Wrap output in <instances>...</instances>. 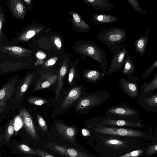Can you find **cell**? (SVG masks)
I'll return each mask as SVG.
<instances>
[{
    "label": "cell",
    "mask_w": 157,
    "mask_h": 157,
    "mask_svg": "<svg viewBox=\"0 0 157 157\" xmlns=\"http://www.w3.org/2000/svg\"><path fill=\"white\" fill-rule=\"evenodd\" d=\"M127 33L125 29L121 28H106L99 32L97 38L109 48L113 55L120 51L125 45L122 43L126 40Z\"/></svg>",
    "instance_id": "obj_1"
},
{
    "label": "cell",
    "mask_w": 157,
    "mask_h": 157,
    "mask_svg": "<svg viewBox=\"0 0 157 157\" xmlns=\"http://www.w3.org/2000/svg\"><path fill=\"white\" fill-rule=\"evenodd\" d=\"M105 113L106 116L111 118L142 122L138 110L124 102L108 107Z\"/></svg>",
    "instance_id": "obj_2"
},
{
    "label": "cell",
    "mask_w": 157,
    "mask_h": 157,
    "mask_svg": "<svg viewBox=\"0 0 157 157\" xmlns=\"http://www.w3.org/2000/svg\"><path fill=\"white\" fill-rule=\"evenodd\" d=\"M78 50L82 54L90 57L98 63L101 71L106 72L108 60L105 50L95 43L88 42L80 45Z\"/></svg>",
    "instance_id": "obj_3"
},
{
    "label": "cell",
    "mask_w": 157,
    "mask_h": 157,
    "mask_svg": "<svg viewBox=\"0 0 157 157\" xmlns=\"http://www.w3.org/2000/svg\"><path fill=\"white\" fill-rule=\"evenodd\" d=\"M111 95L110 93L106 90H99L79 100L75 111H87L92 108L100 106L108 100Z\"/></svg>",
    "instance_id": "obj_4"
},
{
    "label": "cell",
    "mask_w": 157,
    "mask_h": 157,
    "mask_svg": "<svg viewBox=\"0 0 157 157\" xmlns=\"http://www.w3.org/2000/svg\"><path fill=\"white\" fill-rule=\"evenodd\" d=\"M89 126L92 128V131L104 135L140 137L145 136L147 133L144 131L130 128L106 127L96 124H92Z\"/></svg>",
    "instance_id": "obj_5"
},
{
    "label": "cell",
    "mask_w": 157,
    "mask_h": 157,
    "mask_svg": "<svg viewBox=\"0 0 157 157\" xmlns=\"http://www.w3.org/2000/svg\"><path fill=\"white\" fill-rule=\"evenodd\" d=\"M93 124L109 127L125 128H142L145 127L142 122L130 121L109 117L106 115L100 116L93 119Z\"/></svg>",
    "instance_id": "obj_6"
},
{
    "label": "cell",
    "mask_w": 157,
    "mask_h": 157,
    "mask_svg": "<svg viewBox=\"0 0 157 157\" xmlns=\"http://www.w3.org/2000/svg\"><path fill=\"white\" fill-rule=\"evenodd\" d=\"M46 146L65 157H94L76 149L55 143H48Z\"/></svg>",
    "instance_id": "obj_7"
},
{
    "label": "cell",
    "mask_w": 157,
    "mask_h": 157,
    "mask_svg": "<svg viewBox=\"0 0 157 157\" xmlns=\"http://www.w3.org/2000/svg\"><path fill=\"white\" fill-rule=\"evenodd\" d=\"M128 53L125 45L120 51L113 55L106 75H111L120 71L125 64V56Z\"/></svg>",
    "instance_id": "obj_8"
},
{
    "label": "cell",
    "mask_w": 157,
    "mask_h": 157,
    "mask_svg": "<svg viewBox=\"0 0 157 157\" xmlns=\"http://www.w3.org/2000/svg\"><path fill=\"white\" fill-rule=\"evenodd\" d=\"M16 83L15 79L9 81L0 90V114L3 112L5 108L6 101L12 96L15 89Z\"/></svg>",
    "instance_id": "obj_9"
},
{
    "label": "cell",
    "mask_w": 157,
    "mask_h": 157,
    "mask_svg": "<svg viewBox=\"0 0 157 157\" xmlns=\"http://www.w3.org/2000/svg\"><path fill=\"white\" fill-rule=\"evenodd\" d=\"M19 115L22 119L25 130L28 135L33 140L39 139L32 117L25 108L21 109Z\"/></svg>",
    "instance_id": "obj_10"
},
{
    "label": "cell",
    "mask_w": 157,
    "mask_h": 157,
    "mask_svg": "<svg viewBox=\"0 0 157 157\" xmlns=\"http://www.w3.org/2000/svg\"><path fill=\"white\" fill-rule=\"evenodd\" d=\"M119 84L122 90L129 98L138 97L139 87L136 83L131 82L124 78L122 77L119 80Z\"/></svg>",
    "instance_id": "obj_11"
},
{
    "label": "cell",
    "mask_w": 157,
    "mask_h": 157,
    "mask_svg": "<svg viewBox=\"0 0 157 157\" xmlns=\"http://www.w3.org/2000/svg\"><path fill=\"white\" fill-rule=\"evenodd\" d=\"M138 104L149 112H157V92L150 96L138 97Z\"/></svg>",
    "instance_id": "obj_12"
},
{
    "label": "cell",
    "mask_w": 157,
    "mask_h": 157,
    "mask_svg": "<svg viewBox=\"0 0 157 157\" xmlns=\"http://www.w3.org/2000/svg\"><path fill=\"white\" fill-rule=\"evenodd\" d=\"M124 65L122 74L128 80L133 81H138L141 80L138 76L135 75L136 67L132 58L128 52L125 56V61Z\"/></svg>",
    "instance_id": "obj_13"
},
{
    "label": "cell",
    "mask_w": 157,
    "mask_h": 157,
    "mask_svg": "<svg viewBox=\"0 0 157 157\" xmlns=\"http://www.w3.org/2000/svg\"><path fill=\"white\" fill-rule=\"evenodd\" d=\"M56 127L58 132L64 139L72 143L75 141L77 131L75 127L57 123Z\"/></svg>",
    "instance_id": "obj_14"
},
{
    "label": "cell",
    "mask_w": 157,
    "mask_h": 157,
    "mask_svg": "<svg viewBox=\"0 0 157 157\" xmlns=\"http://www.w3.org/2000/svg\"><path fill=\"white\" fill-rule=\"evenodd\" d=\"M0 51L10 56L21 57L29 56L32 51L22 47L15 46H5L0 47Z\"/></svg>",
    "instance_id": "obj_15"
},
{
    "label": "cell",
    "mask_w": 157,
    "mask_h": 157,
    "mask_svg": "<svg viewBox=\"0 0 157 157\" xmlns=\"http://www.w3.org/2000/svg\"><path fill=\"white\" fill-rule=\"evenodd\" d=\"M57 76L50 74L43 75L37 81L32 91L34 92L48 88L56 82Z\"/></svg>",
    "instance_id": "obj_16"
},
{
    "label": "cell",
    "mask_w": 157,
    "mask_h": 157,
    "mask_svg": "<svg viewBox=\"0 0 157 157\" xmlns=\"http://www.w3.org/2000/svg\"><path fill=\"white\" fill-rule=\"evenodd\" d=\"M157 89V72L155 73L153 79L148 82H144L142 84L138 97H145L154 94L153 91Z\"/></svg>",
    "instance_id": "obj_17"
},
{
    "label": "cell",
    "mask_w": 157,
    "mask_h": 157,
    "mask_svg": "<svg viewBox=\"0 0 157 157\" xmlns=\"http://www.w3.org/2000/svg\"><path fill=\"white\" fill-rule=\"evenodd\" d=\"M9 5L13 14L17 18L24 17L25 13V6L20 0H10Z\"/></svg>",
    "instance_id": "obj_18"
},
{
    "label": "cell",
    "mask_w": 157,
    "mask_h": 157,
    "mask_svg": "<svg viewBox=\"0 0 157 157\" xmlns=\"http://www.w3.org/2000/svg\"><path fill=\"white\" fill-rule=\"evenodd\" d=\"M81 88L76 87L71 89L63 101L60 106L63 109L70 106L78 99L81 94Z\"/></svg>",
    "instance_id": "obj_19"
},
{
    "label": "cell",
    "mask_w": 157,
    "mask_h": 157,
    "mask_svg": "<svg viewBox=\"0 0 157 157\" xmlns=\"http://www.w3.org/2000/svg\"><path fill=\"white\" fill-rule=\"evenodd\" d=\"M88 5L92 6L94 9L100 11H107L113 10L114 6L109 0H85Z\"/></svg>",
    "instance_id": "obj_20"
},
{
    "label": "cell",
    "mask_w": 157,
    "mask_h": 157,
    "mask_svg": "<svg viewBox=\"0 0 157 157\" xmlns=\"http://www.w3.org/2000/svg\"><path fill=\"white\" fill-rule=\"evenodd\" d=\"M149 33V29H147L144 35L142 36L134 42L136 52L139 53L144 57L146 48L147 44Z\"/></svg>",
    "instance_id": "obj_21"
},
{
    "label": "cell",
    "mask_w": 157,
    "mask_h": 157,
    "mask_svg": "<svg viewBox=\"0 0 157 157\" xmlns=\"http://www.w3.org/2000/svg\"><path fill=\"white\" fill-rule=\"evenodd\" d=\"M106 73L99 70L90 69L86 71L84 75L88 81L95 83L103 78L106 76Z\"/></svg>",
    "instance_id": "obj_22"
},
{
    "label": "cell",
    "mask_w": 157,
    "mask_h": 157,
    "mask_svg": "<svg viewBox=\"0 0 157 157\" xmlns=\"http://www.w3.org/2000/svg\"><path fill=\"white\" fill-rule=\"evenodd\" d=\"M33 77V75L31 73L28 74L25 76L21 84L19 87L16 93V99L17 101L20 100L23 97Z\"/></svg>",
    "instance_id": "obj_23"
},
{
    "label": "cell",
    "mask_w": 157,
    "mask_h": 157,
    "mask_svg": "<svg viewBox=\"0 0 157 157\" xmlns=\"http://www.w3.org/2000/svg\"><path fill=\"white\" fill-rule=\"evenodd\" d=\"M95 23L98 25H103L113 23L118 20V18L113 15L106 14H97L93 16Z\"/></svg>",
    "instance_id": "obj_24"
},
{
    "label": "cell",
    "mask_w": 157,
    "mask_h": 157,
    "mask_svg": "<svg viewBox=\"0 0 157 157\" xmlns=\"http://www.w3.org/2000/svg\"><path fill=\"white\" fill-rule=\"evenodd\" d=\"M67 71V67L66 65H63L61 67L59 73L57 76V82L56 89L55 99L57 100L63 84V79Z\"/></svg>",
    "instance_id": "obj_25"
},
{
    "label": "cell",
    "mask_w": 157,
    "mask_h": 157,
    "mask_svg": "<svg viewBox=\"0 0 157 157\" xmlns=\"http://www.w3.org/2000/svg\"><path fill=\"white\" fill-rule=\"evenodd\" d=\"M39 30L35 28L27 30L20 34L18 39L21 41H27L33 37L39 32Z\"/></svg>",
    "instance_id": "obj_26"
},
{
    "label": "cell",
    "mask_w": 157,
    "mask_h": 157,
    "mask_svg": "<svg viewBox=\"0 0 157 157\" xmlns=\"http://www.w3.org/2000/svg\"><path fill=\"white\" fill-rule=\"evenodd\" d=\"M73 17L74 24L76 27L83 29L88 30L90 28V26L81 19L78 14L74 13Z\"/></svg>",
    "instance_id": "obj_27"
},
{
    "label": "cell",
    "mask_w": 157,
    "mask_h": 157,
    "mask_svg": "<svg viewBox=\"0 0 157 157\" xmlns=\"http://www.w3.org/2000/svg\"><path fill=\"white\" fill-rule=\"evenodd\" d=\"M125 141L114 139L106 140L104 143L106 146L110 147H123L125 146Z\"/></svg>",
    "instance_id": "obj_28"
},
{
    "label": "cell",
    "mask_w": 157,
    "mask_h": 157,
    "mask_svg": "<svg viewBox=\"0 0 157 157\" xmlns=\"http://www.w3.org/2000/svg\"><path fill=\"white\" fill-rule=\"evenodd\" d=\"M157 67V60L148 67L141 75V80H144L149 77Z\"/></svg>",
    "instance_id": "obj_29"
},
{
    "label": "cell",
    "mask_w": 157,
    "mask_h": 157,
    "mask_svg": "<svg viewBox=\"0 0 157 157\" xmlns=\"http://www.w3.org/2000/svg\"><path fill=\"white\" fill-rule=\"evenodd\" d=\"M14 121L12 120L9 124L5 135V139L8 142L14 132Z\"/></svg>",
    "instance_id": "obj_30"
},
{
    "label": "cell",
    "mask_w": 157,
    "mask_h": 157,
    "mask_svg": "<svg viewBox=\"0 0 157 157\" xmlns=\"http://www.w3.org/2000/svg\"><path fill=\"white\" fill-rule=\"evenodd\" d=\"M129 5L134 10L143 14L146 13V12L142 10L139 6V3L136 0H127Z\"/></svg>",
    "instance_id": "obj_31"
},
{
    "label": "cell",
    "mask_w": 157,
    "mask_h": 157,
    "mask_svg": "<svg viewBox=\"0 0 157 157\" xmlns=\"http://www.w3.org/2000/svg\"><path fill=\"white\" fill-rule=\"evenodd\" d=\"M18 149L23 152L30 155H35L36 154L33 149H32L27 145L21 144L17 146Z\"/></svg>",
    "instance_id": "obj_32"
},
{
    "label": "cell",
    "mask_w": 157,
    "mask_h": 157,
    "mask_svg": "<svg viewBox=\"0 0 157 157\" xmlns=\"http://www.w3.org/2000/svg\"><path fill=\"white\" fill-rule=\"evenodd\" d=\"M28 101L30 103L37 105H41L47 102L45 99L35 97L29 98Z\"/></svg>",
    "instance_id": "obj_33"
},
{
    "label": "cell",
    "mask_w": 157,
    "mask_h": 157,
    "mask_svg": "<svg viewBox=\"0 0 157 157\" xmlns=\"http://www.w3.org/2000/svg\"><path fill=\"white\" fill-rule=\"evenodd\" d=\"M143 152V150L142 149L136 150L117 157H139Z\"/></svg>",
    "instance_id": "obj_34"
},
{
    "label": "cell",
    "mask_w": 157,
    "mask_h": 157,
    "mask_svg": "<svg viewBox=\"0 0 157 157\" xmlns=\"http://www.w3.org/2000/svg\"><path fill=\"white\" fill-rule=\"evenodd\" d=\"M37 118L39 126L41 128L44 132L48 131L47 125L42 117L40 115H37Z\"/></svg>",
    "instance_id": "obj_35"
},
{
    "label": "cell",
    "mask_w": 157,
    "mask_h": 157,
    "mask_svg": "<svg viewBox=\"0 0 157 157\" xmlns=\"http://www.w3.org/2000/svg\"><path fill=\"white\" fill-rule=\"evenodd\" d=\"M36 56L38 59L35 64L36 65L43 64L44 62L42 60L46 58V54L43 52L39 51L36 53Z\"/></svg>",
    "instance_id": "obj_36"
},
{
    "label": "cell",
    "mask_w": 157,
    "mask_h": 157,
    "mask_svg": "<svg viewBox=\"0 0 157 157\" xmlns=\"http://www.w3.org/2000/svg\"><path fill=\"white\" fill-rule=\"evenodd\" d=\"M157 152V144L156 143L149 146L147 148L146 153L147 155H151L156 154Z\"/></svg>",
    "instance_id": "obj_37"
},
{
    "label": "cell",
    "mask_w": 157,
    "mask_h": 157,
    "mask_svg": "<svg viewBox=\"0 0 157 157\" xmlns=\"http://www.w3.org/2000/svg\"><path fill=\"white\" fill-rule=\"evenodd\" d=\"M33 149L36 154H37L40 157H55L42 150Z\"/></svg>",
    "instance_id": "obj_38"
},
{
    "label": "cell",
    "mask_w": 157,
    "mask_h": 157,
    "mask_svg": "<svg viewBox=\"0 0 157 157\" xmlns=\"http://www.w3.org/2000/svg\"><path fill=\"white\" fill-rule=\"evenodd\" d=\"M75 74V69L73 67H72L70 69L68 74V81L70 85L72 84L74 77Z\"/></svg>",
    "instance_id": "obj_39"
},
{
    "label": "cell",
    "mask_w": 157,
    "mask_h": 157,
    "mask_svg": "<svg viewBox=\"0 0 157 157\" xmlns=\"http://www.w3.org/2000/svg\"><path fill=\"white\" fill-rule=\"evenodd\" d=\"M58 59L57 57L51 58L47 60L44 64L45 67H48L52 66L55 63Z\"/></svg>",
    "instance_id": "obj_40"
},
{
    "label": "cell",
    "mask_w": 157,
    "mask_h": 157,
    "mask_svg": "<svg viewBox=\"0 0 157 157\" xmlns=\"http://www.w3.org/2000/svg\"><path fill=\"white\" fill-rule=\"evenodd\" d=\"M4 18L3 14L2 13H0V41H1V33L2 29V27Z\"/></svg>",
    "instance_id": "obj_41"
},
{
    "label": "cell",
    "mask_w": 157,
    "mask_h": 157,
    "mask_svg": "<svg viewBox=\"0 0 157 157\" xmlns=\"http://www.w3.org/2000/svg\"><path fill=\"white\" fill-rule=\"evenodd\" d=\"M54 43L57 47L60 48L62 46V43L60 39L58 37H56L55 38Z\"/></svg>",
    "instance_id": "obj_42"
},
{
    "label": "cell",
    "mask_w": 157,
    "mask_h": 157,
    "mask_svg": "<svg viewBox=\"0 0 157 157\" xmlns=\"http://www.w3.org/2000/svg\"><path fill=\"white\" fill-rule=\"evenodd\" d=\"M24 2H25V3H26L29 4L31 3V1L30 0H23Z\"/></svg>",
    "instance_id": "obj_43"
}]
</instances>
